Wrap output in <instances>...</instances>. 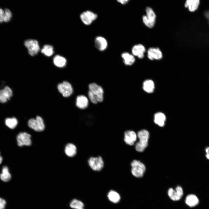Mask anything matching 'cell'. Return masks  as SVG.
Instances as JSON below:
<instances>
[{
    "label": "cell",
    "instance_id": "obj_34",
    "mask_svg": "<svg viewBox=\"0 0 209 209\" xmlns=\"http://www.w3.org/2000/svg\"><path fill=\"white\" fill-rule=\"evenodd\" d=\"M4 14V11L1 8H0V23L2 22L3 21V16Z\"/></svg>",
    "mask_w": 209,
    "mask_h": 209
},
{
    "label": "cell",
    "instance_id": "obj_3",
    "mask_svg": "<svg viewBox=\"0 0 209 209\" xmlns=\"http://www.w3.org/2000/svg\"><path fill=\"white\" fill-rule=\"evenodd\" d=\"M146 15L143 16V21L147 27L152 28L154 26L156 19V15L152 9L147 7L146 9Z\"/></svg>",
    "mask_w": 209,
    "mask_h": 209
},
{
    "label": "cell",
    "instance_id": "obj_13",
    "mask_svg": "<svg viewBox=\"0 0 209 209\" xmlns=\"http://www.w3.org/2000/svg\"><path fill=\"white\" fill-rule=\"evenodd\" d=\"M137 137V135L134 131L127 130L124 133V141L127 144L132 146L136 140Z\"/></svg>",
    "mask_w": 209,
    "mask_h": 209
},
{
    "label": "cell",
    "instance_id": "obj_7",
    "mask_svg": "<svg viewBox=\"0 0 209 209\" xmlns=\"http://www.w3.org/2000/svg\"><path fill=\"white\" fill-rule=\"evenodd\" d=\"M89 91L96 96L98 102L102 101L104 91L101 87L95 83H92L89 84Z\"/></svg>",
    "mask_w": 209,
    "mask_h": 209
},
{
    "label": "cell",
    "instance_id": "obj_32",
    "mask_svg": "<svg viewBox=\"0 0 209 209\" xmlns=\"http://www.w3.org/2000/svg\"><path fill=\"white\" fill-rule=\"evenodd\" d=\"M177 194L181 197L183 194V191L182 188L180 186H177L175 188V190Z\"/></svg>",
    "mask_w": 209,
    "mask_h": 209
},
{
    "label": "cell",
    "instance_id": "obj_31",
    "mask_svg": "<svg viewBox=\"0 0 209 209\" xmlns=\"http://www.w3.org/2000/svg\"><path fill=\"white\" fill-rule=\"evenodd\" d=\"M89 98L91 102L93 104H96L98 102L96 96L90 91L88 92Z\"/></svg>",
    "mask_w": 209,
    "mask_h": 209
},
{
    "label": "cell",
    "instance_id": "obj_18",
    "mask_svg": "<svg viewBox=\"0 0 209 209\" xmlns=\"http://www.w3.org/2000/svg\"><path fill=\"white\" fill-rule=\"evenodd\" d=\"M53 61L55 65L60 68L65 67L67 62L66 60L65 57L58 55L54 57Z\"/></svg>",
    "mask_w": 209,
    "mask_h": 209
},
{
    "label": "cell",
    "instance_id": "obj_33",
    "mask_svg": "<svg viewBox=\"0 0 209 209\" xmlns=\"http://www.w3.org/2000/svg\"><path fill=\"white\" fill-rule=\"evenodd\" d=\"M6 204L5 200L0 197V209H5Z\"/></svg>",
    "mask_w": 209,
    "mask_h": 209
},
{
    "label": "cell",
    "instance_id": "obj_5",
    "mask_svg": "<svg viewBox=\"0 0 209 209\" xmlns=\"http://www.w3.org/2000/svg\"><path fill=\"white\" fill-rule=\"evenodd\" d=\"M29 127L37 131H41L44 129L45 125L42 118L38 116L35 119L31 118L28 122Z\"/></svg>",
    "mask_w": 209,
    "mask_h": 209
},
{
    "label": "cell",
    "instance_id": "obj_29",
    "mask_svg": "<svg viewBox=\"0 0 209 209\" xmlns=\"http://www.w3.org/2000/svg\"><path fill=\"white\" fill-rule=\"evenodd\" d=\"M168 194L172 200L175 201L180 200L181 197L179 196L176 191L172 188H170L168 191Z\"/></svg>",
    "mask_w": 209,
    "mask_h": 209
},
{
    "label": "cell",
    "instance_id": "obj_36",
    "mask_svg": "<svg viewBox=\"0 0 209 209\" xmlns=\"http://www.w3.org/2000/svg\"><path fill=\"white\" fill-rule=\"evenodd\" d=\"M118 2L122 4H125L128 2L129 0H117Z\"/></svg>",
    "mask_w": 209,
    "mask_h": 209
},
{
    "label": "cell",
    "instance_id": "obj_9",
    "mask_svg": "<svg viewBox=\"0 0 209 209\" xmlns=\"http://www.w3.org/2000/svg\"><path fill=\"white\" fill-rule=\"evenodd\" d=\"M57 88L59 91L65 97L69 96L73 92L71 84L67 81H64L59 83L58 85Z\"/></svg>",
    "mask_w": 209,
    "mask_h": 209
},
{
    "label": "cell",
    "instance_id": "obj_11",
    "mask_svg": "<svg viewBox=\"0 0 209 209\" xmlns=\"http://www.w3.org/2000/svg\"><path fill=\"white\" fill-rule=\"evenodd\" d=\"M147 57L150 60H160L163 57L162 52L158 48L151 47L147 51Z\"/></svg>",
    "mask_w": 209,
    "mask_h": 209
},
{
    "label": "cell",
    "instance_id": "obj_6",
    "mask_svg": "<svg viewBox=\"0 0 209 209\" xmlns=\"http://www.w3.org/2000/svg\"><path fill=\"white\" fill-rule=\"evenodd\" d=\"M90 167L95 171H100L103 167L104 162L101 157H91L88 160Z\"/></svg>",
    "mask_w": 209,
    "mask_h": 209
},
{
    "label": "cell",
    "instance_id": "obj_24",
    "mask_svg": "<svg viewBox=\"0 0 209 209\" xmlns=\"http://www.w3.org/2000/svg\"><path fill=\"white\" fill-rule=\"evenodd\" d=\"M0 178L2 181L5 182H8L11 179V175L7 167L4 166L3 167L2 173L0 174Z\"/></svg>",
    "mask_w": 209,
    "mask_h": 209
},
{
    "label": "cell",
    "instance_id": "obj_27",
    "mask_svg": "<svg viewBox=\"0 0 209 209\" xmlns=\"http://www.w3.org/2000/svg\"><path fill=\"white\" fill-rule=\"evenodd\" d=\"M5 122L6 125L11 129H14L18 124V120L15 117L8 118L6 119Z\"/></svg>",
    "mask_w": 209,
    "mask_h": 209
},
{
    "label": "cell",
    "instance_id": "obj_26",
    "mask_svg": "<svg viewBox=\"0 0 209 209\" xmlns=\"http://www.w3.org/2000/svg\"><path fill=\"white\" fill-rule=\"evenodd\" d=\"M41 52L42 53L46 56H51L54 53L53 47L51 45H45L41 49Z\"/></svg>",
    "mask_w": 209,
    "mask_h": 209
},
{
    "label": "cell",
    "instance_id": "obj_23",
    "mask_svg": "<svg viewBox=\"0 0 209 209\" xmlns=\"http://www.w3.org/2000/svg\"><path fill=\"white\" fill-rule=\"evenodd\" d=\"M143 89L145 91L148 93H152L154 89V84L153 81L151 80H145L143 84Z\"/></svg>",
    "mask_w": 209,
    "mask_h": 209
},
{
    "label": "cell",
    "instance_id": "obj_28",
    "mask_svg": "<svg viewBox=\"0 0 209 209\" xmlns=\"http://www.w3.org/2000/svg\"><path fill=\"white\" fill-rule=\"evenodd\" d=\"M70 207L74 209L83 208L84 204L81 201L76 199L72 200L70 203Z\"/></svg>",
    "mask_w": 209,
    "mask_h": 209
},
{
    "label": "cell",
    "instance_id": "obj_25",
    "mask_svg": "<svg viewBox=\"0 0 209 209\" xmlns=\"http://www.w3.org/2000/svg\"><path fill=\"white\" fill-rule=\"evenodd\" d=\"M107 197L109 200L111 202L116 203L119 202L120 197L119 194L115 191L111 190L108 192Z\"/></svg>",
    "mask_w": 209,
    "mask_h": 209
},
{
    "label": "cell",
    "instance_id": "obj_15",
    "mask_svg": "<svg viewBox=\"0 0 209 209\" xmlns=\"http://www.w3.org/2000/svg\"><path fill=\"white\" fill-rule=\"evenodd\" d=\"M95 44L96 48L100 51L105 50L107 47L108 43L107 40L103 37L98 36L95 40Z\"/></svg>",
    "mask_w": 209,
    "mask_h": 209
},
{
    "label": "cell",
    "instance_id": "obj_8",
    "mask_svg": "<svg viewBox=\"0 0 209 209\" xmlns=\"http://www.w3.org/2000/svg\"><path fill=\"white\" fill-rule=\"evenodd\" d=\"M80 17L84 24L89 25L97 18L96 14L89 10L83 12L80 14Z\"/></svg>",
    "mask_w": 209,
    "mask_h": 209
},
{
    "label": "cell",
    "instance_id": "obj_2",
    "mask_svg": "<svg viewBox=\"0 0 209 209\" xmlns=\"http://www.w3.org/2000/svg\"><path fill=\"white\" fill-rule=\"evenodd\" d=\"M131 173L134 176L137 178H141L143 176L146 167L142 163L135 160L131 162Z\"/></svg>",
    "mask_w": 209,
    "mask_h": 209
},
{
    "label": "cell",
    "instance_id": "obj_17",
    "mask_svg": "<svg viewBox=\"0 0 209 209\" xmlns=\"http://www.w3.org/2000/svg\"><path fill=\"white\" fill-rule=\"evenodd\" d=\"M121 56L124 63L126 65H131L135 61L134 56L128 52H125L122 53Z\"/></svg>",
    "mask_w": 209,
    "mask_h": 209
},
{
    "label": "cell",
    "instance_id": "obj_19",
    "mask_svg": "<svg viewBox=\"0 0 209 209\" xmlns=\"http://www.w3.org/2000/svg\"><path fill=\"white\" fill-rule=\"evenodd\" d=\"M165 120V116L162 113L158 112L154 115V122L160 127H162L164 125Z\"/></svg>",
    "mask_w": 209,
    "mask_h": 209
},
{
    "label": "cell",
    "instance_id": "obj_14",
    "mask_svg": "<svg viewBox=\"0 0 209 209\" xmlns=\"http://www.w3.org/2000/svg\"><path fill=\"white\" fill-rule=\"evenodd\" d=\"M146 51L145 48L143 45L138 44L134 45L131 49L132 54L139 59L143 58Z\"/></svg>",
    "mask_w": 209,
    "mask_h": 209
},
{
    "label": "cell",
    "instance_id": "obj_37",
    "mask_svg": "<svg viewBox=\"0 0 209 209\" xmlns=\"http://www.w3.org/2000/svg\"><path fill=\"white\" fill-rule=\"evenodd\" d=\"M2 158L0 155V164L1 163L2 161Z\"/></svg>",
    "mask_w": 209,
    "mask_h": 209
},
{
    "label": "cell",
    "instance_id": "obj_22",
    "mask_svg": "<svg viewBox=\"0 0 209 209\" xmlns=\"http://www.w3.org/2000/svg\"><path fill=\"white\" fill-rule=\"evenodd\" d=\"M77 148L76 146L72 143L67 144L65 147V152L66 155L70 157L74 156L76 154Z\"/></svg>",
    "mask_w": 209,
    "mask_h": 209
},
{
    "label": "cell",
    "instance_id": "obj_21",
    "mask_svg": "<svg viewBox=\"0 0 209 209\" xmlns=\"http://www.w3.org/2000/svg\"><path fill=\"white\" fill-rule=\"evenodd\" d=\"M185 202L189 206L193 207L196 206L198 204L199 200L195 195L190 194L186 197Z\"/></svg>",
    "mask_w": 209,
    "mask_h": 209
},
{
    "label": "cell",
    "instance_id": "obj_20",
    "mask_svg": "<svg viewBox=\"0 0 209 209\" xmlns=\"http://www.w3.org/2000/svg\"><path fill=\"white\" fill-rule=\"evenodd\" d=\"M199 4V0H186L185 6L190 11L194 12L197 9Z\"/></svg>",
    "mask_w": 209,
    "mask_h": 209
},
{
    "label": "cell",
    "instance_id": "obj_12",
    "mask_svg": "<svg viewBox=\"0 0 209 209\" xmlns=\"http://www.w3.org/2000/svg\"><path fill=\"white\" fill-rule=\"evenodd\" d=\"M13 95L12 89L8 86H6L0 90V102L4 103L10 99Z\"/></svg>",
    "mask_w": 209,
    "mask_h": 209
},
{
    "label": "cell",
    "instance_id": "obj_16",
    "mask_svg": "<svg viewBox=\"0 0 209 209\" xmlns=\"http://www.w3.org/2000/svg\"><path fill=\"white\" fill-rule=\"evenodd\" d=\"M89 103V100L85 96L80 95L77 97L76 105L78 108L81 109H85L88 107Z\"/></svg>",
    "mask_w": 209,
    "mask_h": 209
},
{
    "label": "cell",
    "instance_id": "obj_30",
    "mask_svg": "<svg viewBox=\"0 0 209 209\" xmlns=\"http://www.w3.org/2000/svg\"><path fill=\"white\" fill-rule=\"evenodd\" d=\"M12 16V14L11 11L8 9L6 8L4 10V14L3 16V21L7 22L10 20Z\"/></svg>",
    "mask_w": 209,
    "mask_h": 209
},
{
    "label": "cell",
    "instance_id": "obj_10",
    "mask_svg": "<svg viewBox=\"0 0 209 209\" xmlns=\"http://www.w3.org/2000/svg\"><path fill=\"white\" fill-rule=\"evenodd\" d=\"M30 138V135L27 133H20L17 136L18 145L20 147L30 145L31 144Z\"/></svg>",
    "mask_w": 209,
    "mask_h": 209
},
{
    "label": "cell",
    "instance_id": "obj_38",
    "mask_svg": "<svg viewBox=\"0 0 209 209\" xmlns=\"http://www.w3.org/2000/svg\"><path fill=\"white\" fill-rule=\"evenodd\" d=\"M84 209V208H77V209Z\"/></svg>",
    "mask_w": 209,
    "mask_h": 209
},
{
    "label": "cell",
    "instance_id": "obj_1",
    "mask_svg": "<svg viewBox=\"0 0 209 209\" xmlns=\"http://www.w3.org/2000/svg\"><path fill=\"white\" fill-rule=\"evenodd\" d=\"M137 136L139 141L136 144L135 148L137 151L142 152L148 145L149 133L147 130L143 129L138 132Z\"/></svg>",
    "mask_w": 209,
    "mask_h": 209
},
{
    "label": "cell",
    "instance_id": "obj_35",
    "mask_svg": "<svg viewBox=\"0 0 209 209\" xmlns=\"http://www.w3.org/2000/svg\"><path fill=\"white\" fill-rule=\"evenodd\" d=\"M205 151L206 153V156L207 159H209V147L206 148Z\"/></svg>",
    "mask_w": 209,
    "mask_h": 209
},
{
    "label": "cell",
    "instance_id": "obj_4",
    "mask_svg": "<svg viewBox=\"0 0 209 209\" xmlns=\"http://www.w3.org/2000/svg\"><path fill=\"white\" fill-rule=\"evenodd\" d=\"M25 47L28 50L29 54L32 56L36 55L40 51V47L38 42L35 39H28L24 43Z\"/></svg>",
    "mask_w": 209,
    "mask_h": 209
}]
</instances>
